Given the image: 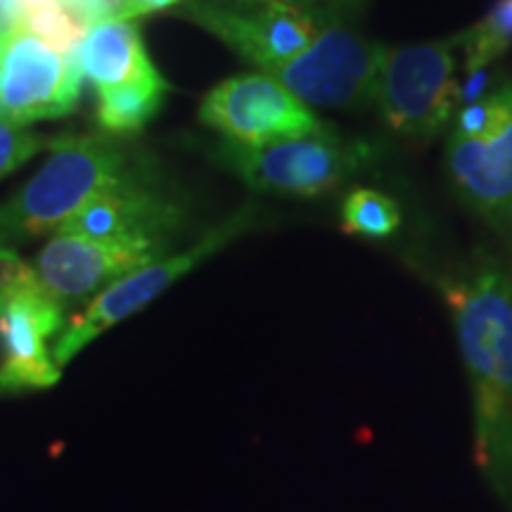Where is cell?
Instances as JSON below:
<instances>
[{
	"instance_id": "cell-1",
	"label": "cell",
	"mask_w": 512,
	"mask_h": 512,
	"mask_svg": "<svg viewBox=\"0 0 512 512\" xmlns=\"http://www.w3.org/2000/svg\"><path fill=\"white\" fill-rule=\"evenodd\" d=\"M472 396L475 465L512 512V266L486 252L432 275Z\"/></svg>"
},
{
	"instance_id": "cell-2",
	"label": "cell",
	"mask_w": 512,
	"mask_h": 512,
	"mask_svg": "<svg viewBox=\"0 0 512 512\" xmlns=\"http://www.w3.org/2000/svg\"><path fill=\"white\" fill-rule=\"evenodd\" d=\"M145 169L112 133L50 140L48 162L0 204V245L17 249L55 235L93 197Z\"/></svg>"
},
{
	"instance_id": "cell-3",
	"label": "cell",
	"mask_w": 512,
	"mask_h": 512,
	"mask_svg": "<svg viewBox=\"0 0 512 512\" xmlns=\"http://www.w3.org/2000/svg\"><path fill=\"white\" fill-rule=\"evenodd\" d=\"M214 159L247 188L275 197H320L349 183L375 164L377 147L349 138L328 126L318 133L275 140L268 145H240L223 140Z\"/></svg>"
},
{
	"instance_id": "cell-4",
	"label": "cell",
	"mask_w": 512,
	"mask_h": 512,
	"mask_svg": "<svg viewBox=\"0 0 512 512\" xmlns=\"http://www.w3.org/2000/svg\"><path fill=\"white\" fill-rule=\"evenodd\" d=\"M259 221V207L254 202L242 204L238 211H233L216 226L204 230L200 238L181 249V252L166 254L162 259L124 275L100 294H95L86 309L76 313L72 320H67L62 335L57 337L53 347L57 366H69L102 332L145 309L150 302H155L159 294L195 271L197 266H202L211 256L223 252L235 240H240L242 235H247L249 230H254L259 226Z\"/></svg>"
},
{
	"instance_id": "cell-5",
	"label": "cell",
	"mask_w": 512,
	"mask_h": 512,
	"mask_svg": "<svg viewBox=\"0 0 512 512\" xmlns=\"http://www.w3.org/2000/svg\"><path fill=\"white\" fill-rule=\"evenodd\" d=\"M458 34L441 41L384 46L375 105L396 136L430 143L458 112Z\"/></svg>"
},
{
	"instance_id": "cell-6",
	"label": "cell",
	"mask_w": 512,
	"mask_h": 512,
	"mask_svg": "<svg viewBox=\"0 0 512 512\" xmlns=\"http://www.w3.org/2000/svg\"><path fill=\"white\" fill-rule=\"evenodd\" d=\"M382 53V43L358 34L351 22H328L309 48L264 74L275 76L311 110H361L375 105Z\"/></svg>"
},
{
	"instance_id": "cell-7",
	"label": "cell",
	"mask_w": 512,
	"mask_h": 512,
	"mask_svg": "<svg viewBox=\"0 0 512 512\" xmlns=\"http://www.w3.org/2000/svg\"><path fill=\"white\" fill-rule=\"evenodd\" d=\"M64 311L31 264L24 266L0 297V399L46 392L60 382L53 347L67 325Z\"/></svg>"
},
{
	"instance_id": "cell-8",
	"label": "cell",
	"mask_w": 512,
	"mask_h": 512,
	"mask_svg": "<svg viewBox=\"0 0 512 512\" xmlns=\"http://www.w3.org/2000/svg\"><path fill=\"white\" fill-rule=\"evenodd\" d=\"M81 88L74 57L19 24L0 29V119L17 126L62 119L76 110Z\"/></svg>"
},
{
	"instance_id": "cell-9",
	"label": "cell",
	"mask_w": 512,
	"mask_h": 512,
	"mask_svg": "<svg viewBox=\"0 0 512 512\" xmlns=\"http://www.w3.org/2000/svg\"><path fill=\"white\" fill-rule=\"evenodd\" d=\"M252 8L221 0H185L178 15L216 36L256 72H271L313 43L323 24L313 12L275 0H252Z\"/></svg>"
},
{
	"instance_id": "cell-10",
	"label": "cell",
	"mask_w": 512,
	"mask_h": 512,
	"mask_svg": "<svg viewBox=\"0 0 512 512\" xmlns=\"http://www.w3.org/2000/svg\"><path fill=\"white\" fill-rule=\"evenodd\" d=\"M200 121L240 145H268L328 128L306 102L264 72L216 83L202 98Z\"/></svg>"
},
{
	"instance_id": "cell-11",
	"label": "cell",
	"mask_w": 512,
	"mask_h": 512,
	"mask_svg": "<svg viewBox=\"0 0 512 512\" xmlns=\"http://www.w3.org/2000/svg\"><path fill=\"white\" fill-rule=\"evenodd\" d=\"M171 254V247L140 240H95L72 233H55L34 259L38 283L64 309L93 299L95 294Z\"/></svg>"
},
{
	"instance_id": "cell-12",
	"label": "cell",
	"mask_w": 512,
	"mask_h": 512,
	"mask_svg": "<svg viewBox=\"0 0 512 512\" xmlns=\"http://www.w3.org/2000/svg\"><path fill=\"white\" fill-rule=\"evenodd\" d=\"M188 216V204L145 169L143 174L119 183L117 188L93 197L57 233L174 247L176 238L188 226Z\"/></svg>"
},
{
	"instance_id": "cell-13",
	"label": "cell",
	"mask_w": 512,
	"mask_h": 512,
	"mask_svg": "<svg viewBox=\"0 0 512 512\" xmlns=\"http://www.w3.org/2000/svg\"><path fill=\"white\" fill-rule=\"evenodd\" d=\"M501 121L477 138L448 136L446 176L458 202L496 233L512 219V83Z\"/></svg>"
},
{
	"instance_id": "cell-14",
	"label": "cell",
	"mask_w": 512,
	"mask_h": 512,
	"mask_svg": "<svg viewBox=\"0 0 512 512\" xmlns=\"http://www.w3.org/2000/svg\"><path fill=\"white\" fill-rule=\"evenodd\" d=\"M74 60L83 79L91 81L95 91L159 72L147 55L140 29L131 19H107L93 24L81 38Z\"/></svg>"
},
{
	"instance_id": "cell-15",
	"label": "cell",
	"mask_w": 512,
	"mask_h": 512,
	"mask_svg": "<svg viewBox=\"0 0 512 512\" xmlns=\"http://www.w3.org/2000/svg\"><path fill=\"white\" fill-rule=\"evenodd\" d=\"M98 93L95 102V121L105 133H136L162 110L166 93H169V81L162 74L145 76L121 83V86L105 88Z\"/></svg>"
},
{
	"instance_id": "cell-16",
	"label": "cell",
	"mask_w": 512,
	"mask_h": 512,
	"mask_svg": "<svg viewBox=\"0 0 512 512\" xmlns=\"http://www.w3.org/2000/svg\"><path fill=\"white\" fill-rule=\"evenodd\" d=\"M403 214L394 197L373 188H354L339 207V226L363 240H389L401 230Z\"/></svg>"
},
{
	"instance_id": "cell-17",
	"label": "cell",
	"mask_w": 512,
	"mask_h": 512,
	"mask_svg": "<svg viewBox=\"0 0 512 512\" xmlns=\"http://www.w3.org/2000/svg\"><path fill=\"white\" fill-rule=\"evenodd\" d=\"M465 72L491 67L512 48V0H498L479 22L458 34Z\"/></svg>"
},
{
	"instance_id": "cell-18",
	"label": "cell",
	"mask_w": 512,
	"mask_h": 512,
	"mask_svg": "<svg viewBox=\"0 0 512 512\" xmlns=\"http://www.w3.org/2000/svg\"><path fill=\"white\" fill-rule=\"evenodd\" d=\"M19 27L34 31L43 41L60 50V53L74 57L81 38L86 36L88 27L74 12H69L60 0H38V3L24 8L19 15Z\"/></svg>"
},
{
	"instance_id": "cell-19",
	"label": "cell",
	"mask_w": 512,
	"mask_h": 512,
	"mask_svg": "<svg viewBox=\"0 0 512 512\" xmlns=\"http://www.w3.org/2000/svg\"><path fill=\"white\" fill-rule=\"evenodd\" d=\"M46 145H50V140L29 131L27 126L0 119V181L34 159Z\"/></svg>"
},
{
	"instance_id": "cell-20",
	"label": "cell",
	"mask_w": 512,
	"mask_h": 512,
	"mask_svg": "<svg viewBox=\"0 0 512 512\" xmlns=\"http://www.w3.org/2000/svg\"><path fill=\"white\" fill-rule=\"evenodd\" d=\"M275 3L297 5V8L313 12L323 22H351L361 15L366 0H275Z\"/></svg>"
},
{
	"instance_id": "cell-21",
	"label": "cell",
	"mask_w": 512,
	"mask_h": 512,
	"mask_svg": "<svg viewBox=\"0 0 512 512\" xmlns=\"http://www.w3.org/2000/svg\"><path fill=\"white\" fill-rule=\"evenodd\" d=\"M489 86H491L489 67L465 72V76L460 79V86H458V110L460 107L470 105V102L482 100L484 95H489Z\"/></svg>"
},
{
	"instance_id": "cell-22",
	"label": "cell",
	"mask_w": 512,
	"mask_h": 512,
	"mask_svg": "<svg viewBox=\"0 0 512 512\" xmlns=\"http://www.w3.org/2000/svg\"><path fill=\"white\" fill-rule=\"evenodd\" d=\"M24 266H27V261L19 259L17 249L0 245V297L15 283V278L24 271Z\"/></svg>"
},
{
	"instance_id": "cell-23",
	"label": "cell",
	"mask_w": 512,
	"mask_h": 512,
	"mask_svg": "<svg viewBox=\"0 0 512 512\" xmlns=\"http://www.w3.org/2000/svg\"><path fill=\"white\" fill-rule=\"evenodd\" d=\"M185 0H128V19H138L145 15H157V12H166L181 8Z\"/></svg>"
},
{
	"instance_id": "cell-24",
	"label": "cell",
	"mask_w": 512,
	"mask_h": 512,
	"mask_svg": "<svg viewBox=\"0 0 512 512\" xmlns=\"http://www.w3.org/2000/svg\"><path fill=\"white\" fill-rule=\"evenodd\" d=\"M38 3V0H0V29L15 27L24 8Z\"/></svg>"
},
{
	"instance_id": "cell-25",
	"label": "cell",
	"mask_w": 512,
	"mask_h": 512,
	"mask_svg": "<svg viewBox=\"0 0 512 512\" xmlns=\"http://www.w3.org/2000/svg\"><path fill=\"white\" fill-rule=\"evenodd\" d=\"M510 230H512V219H510Z\"/></svg>"
}]
</instances>
